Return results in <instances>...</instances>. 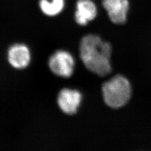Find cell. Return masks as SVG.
Returning a JSON list of instances; mask_svg holds the SVG:
<instances>
[{
  "mask_svg": "<svg viewBox=\"0 0 151 151\" xmlns=\"http://www.w3.org/2000/svg\"><path fill=\"white\" fill-rule=\"evenodd\" d=\"M105 103L114 109L125 105L131 96V86L129 81L124 76L116 75L104 83L102 87Z\"/></svg>",
  "mask_w": 151,
  "mask_h": 151,
  "instance_id": "2",
  "label": "cell"
},
{
  "mask_svg": "<svg viewBox=\"0 0 151 151\" xmlns=\"http://www.w3.org/2000/svg\"><path fill=\"white\" fill-rule=\"evenodd\" d=\"M102 5L111 22L119 25L126 22L129 10L128 0H103Z\"/></svg>",
  "mask_w": 151,
  "mask_h": 151,
  "instance_id": "4",
  "label": "cell"
},
{
  "mask_svg": "<svg viewBox=\"0 0 151 151\" xmlns=\"http://www.w3.org/2000/svg\"><path fill=\"white\" fill-rule=\"evenodd\" d=\"M97 8L92 0H78L76 2L75 20L81 26H85L97 16Z\"/></svg>",
  "mask_w": 151,
  "mask_h": 151,
  "instance_id": "6",
  "label": "cell"
},
{
  "mask_svg": "<svg viewBox=\"0 0 151 151\" xmlns=\"http://www.w3.org/2000/svg\"><path fill=\"white\" fill-rule=\"evenodd\" d=\"M80 51L81 60L88 70L100 76L110 73L111 47L108 42L98 35L88 34L82 39Z\"/></svg>",
  "mask_w": 151,
  "mask_h": 151,
  "instance_id": "1",
  "label": "cell"
},
{
  "mask_svg": "<svg viewBox=\"0 0 151 151\" xmlns=\"http://www.w3.org/2000/svg\"><path fill=\"white\" fill-rule=\"evenodd\" d=\"M81 93L77 90L64 88L61 90L58 96V104L63 112L72 115L77 111L81 102Z\"/></svg>",
  "mask_w": 151,
  "mask_h": 151,
  "instance_id": "5",
  "label": "cell"
},
{
  "mask_svg": "<svg viewBox=\"0 0 151 151\" xmlns=\"http://www.w3.org/2000/svg\"><path fill=\"white\" fill-rule=\"evenodd\" d=\"M39 7L47 16H55L60 14L65 9V0H40Z\"/></svg>",
  "mask_w": 151,
  "mask_h": 151,
  "instance_id": "8",
  "label": "cell"
},
{
  "mask_svg": "<svg viewBox=\"0 0 151 151\" xmlns=\"http://www.w3.org/2000/svg\"><path fill=\"white\" fill-rule=\"evenodd\" d=\"M49 66L55 75L69 77L73 73L75 60L70 53L65 50H58L50 57Z\"/></svg>",
  "mask_w": 151,
  "mask_h": 151,
  "instance_id": "3",
  "label": "cell"
},
{
  "mask_svg": "<svg viewBox=\"0 0 151 151\" xmlns=\"http://www.w3.org/2000/svg\"><path fill=\"white\" fill-rule=\"evenodd\" d=\"M8 59L13 67L24 68L29 65L30 60L29 50L24 44L14 45L9 50Z\"/></svg>",
  "mask_w": 151,
  "mask_h": 151,
  "instance_id": "7",
  "label": "cell"
}]
</instances>
